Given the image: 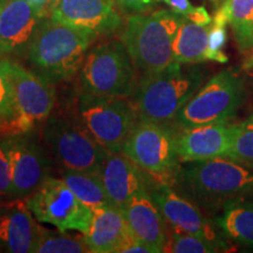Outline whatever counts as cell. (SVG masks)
I'll return each mask as SVG.
<instances>
[{"label":"cell","mask_w":253,"mask_h":253,"mask_svg":"<svg viewBox=\"0 0 253 253\" xmlns=\"http://www.w3.org/2000/svg\"><path fill=\"white\" fill-rule=\"evenodd\" d=\"M172 186L202 211L216 216L229 204L253 201V168L229 157L184 162Z\"/></svg>","instance_id":"cell-1"},{"label":"cell","mask_w":253,"mask_h":253,"mask_svg":"<svg viewBox=\"0 0 253 253\" xmlns=\"http://www.w3.org/2000/svg\"><path fill=\"white\" fill-rule=\"evenodd\" d=\"M97 36L43 17L28 47L26 58L43 80L56 84L80 72L87 50Z\"/></svg>","instance_id":"cell-2"},{"label":"cell","mask_w":253,"mask_h":253,"mask_svg":"<svg viewBox=\"0 0 253 253\" xmlns=\"http://www.w3.org/2000/svg\"><path fill=\"white\" fill-rule=\"evenodd\" d=\"M172 62L156 74L138 78L131 101L138 120L173 125L177 114L204 82L205 72L195 65Z\"/></svg>","instance_id":"cell-3"},{"label":"cell","mask_w":253,"mask_h":253,"mask_svg":"<svg viewBox=\"0 0 253 253\" xmlns=\"http://www.w3.org/2000/svg\"><path fill=\"white\" fill-rule=\"evenodd\" d=\"M65 110L109 153H121L138 115L131 100L106 97L77 88Z\"/></svg>","instance_id":"cell-4"},{"label":"cell","mask_w":253,"mask_h":253,"mask_svg":"<svg viewBox=\"0 0 253 253\" xmlns=\"http://www.w3.org/2000/svg\"><path fill=\"white\" fill-rule=\"evenodd\" d=\"M184 18L171 9L129 17L121 41L142 75L156 74L172 63L173 40Z\"/></svg>","instance_id":"cell-5"},{"label":"cell","mask_w":253,"mask_h":253,"mask_svg":"<svg viewBox=\"0 0 253 253\" xmlns=\"http://www.w3.org/2000/svg\"><path fill=\"white\" fill-rule=\"evenodd\" d=\"M136 67L122 41L96 46L79 72V88L106 97H129L137 86Z\"/></svg>","instance_id":"cell-6"},{"label":"cell","mask_w":253,"mask_h":253,"mask_svg":"<svg viewBox=\"0 0 253 253\" xmlns=\"http://www.w3.org/2000/svg\"><path fill=\"white\" fill-rule=\"evenodd\" d=\"M42 140L60 169L100 172L109 151L97 143L65 109L50 114L42 128Z\"/></svg>","instance_id":"cell-7"},{"label":"cell","mask_w":253,"mask_h":253,"mask_svg":"<svg viewBox=\"0 0 253 253\" xmlns=\"http://www.w3.org/2000/svg\"><path fill=\"white\" fill-rule=\"evenodd\" d=\"M243 79L232 69L217 73L197 90L177 114L173 126L178 128L226 123L244 103Z\"/></svg>","instance_id":"cell-8"},{"label":"cell","mask_w":253,"mask_h":253,"mask_svg":"<svg viewBox=\"0 0 253 253\" xmlns=\"http://www.w3.org/2000/svg\"><path fill=\"white\" fill-rule=\"evenodd\" d=\"M138 120L122 153L145 170L158 184L171 185L181 162L176 150V128Z\"/></svg>","instance_id":"cell-9"},{"label":"cell","mask_w":253,"mask_h":253,"mask_svg":"<svg viewBox=\"0 0 253 253\" xmlns=\"http://www.w3.org/2000/svg\"><path fill=\"white\" fill-rule=\"evenodd\" d=\"M24 199L40 223L55 226L59 231L75 230L82 235L89 229L93 211L74 195L62 178L48 176Z\"/></svg>","instance_id":"cell-10"},{"label":"cell","mask_w":253,"mask_h":253,"mask_svg":"<svg viewBox=\"0 0 253 253\" xmlns=\"http://www.w3.org/2000/svg\"><path fill=\"white\" fill-rule=\"evenodd\" d=\"M12 168L14 198L33 194L49 176L48 151L34 130L2 138Z\"/></svg>","instance_id":"cell-11"},{"label":"cell","mask_w":253,"mask_h":253,"mask_svg":"<svg viewBox=\"0 0 253 253\" xmlns=\"http://www.w3.org/2000/svg\"><path fill=\"white\" fill-rule=\"evenodd\" d=\"M150 195L172 231L202 237L227 248L217 224L211 223L194 202L173 186L155 183Z\"/></svg>","instance_id":"cell-12"},{"label":"cell","mask_w":253,"mask_h":253,"mask_svg":"<svg viewBox=\"0 0 253 253\" xmlns=\"http://www.w3.org/2000/svg\"><path fill=\"white\" fill-rule=\"evenodd\" d=\"M45 17L100 36L121 26L114 0H48Z\"/></svg>","instance_id":"cell-13"},{"label":"cell","mask_w":253,"mask_h":253,"mask_svg":"<svg viewBox=\"0 0 253 253\" xmlns=\"http://www.w3.org/2000/svg\"><path fill=\"white\" fill-rule=\"evenodd\" d=\"M1 60L21 113L34 126L45 123L56 102L54 84L9 59Z\"/></svg>","instance_id":"cell-14"},{"label":"cell","mask_w":253,"mask_h":253,"mask_svg":"<svg viewBox=\"0 0 253 253\" xmlns=\"http://www.w3.org/2000/svg\"><path fill=\"white\" fill-rule=\"evenodd\" d=\"M45 8L28 0H5L0 4V55L26 56Z\"/></svg>","instance_id":"cell-15"},{"label":"cell","mask_w":253,"mask_h":253,"mask_svg":"<svg viewBox=\"0 0 253 253\" xmlns=\"http://www.w3.org/2000/svg\"><path fill=\"white\" fill-rule=\"evenodd\" d=\"M233 129L235 125L230 122L186 128L176 126V150L179 162L227 157Z\"/></svg>","instance_id":"cell-16"},{"label":"cell","mask_w":253,"mask_h":253,"mask_svg":"<svg viewBox=\"0 0 253 253\" xmlns=\"http://www.w3.org/2000/svg\"><path fill=\"white\" fill-rule=\"evenodd\" d=\"M113 205L121 209L136 195L150 192L156 181L125 153H110L100 171Z\"/></svg>","instance_id":"cell-17"},{"label":"cell","mask_w":253,"mask_h":253,"mask_svg":"<svg viewBox=\"0 0 253 253\" xmlns=\"http://www.w3.org/2000/svg\"><path fill=\"white\" fill-rule=\"evenodd\" d=\"M25 199L0 205V250L8 253H36L43 227L38 225Z\"/></svg>","instance_id":"cell-18"},{"label":"cell","mask_w":253,"mask_h":253,"mask_svg":"<svg viewBox=\"0 0 253 253\" xmlns=\"http://www.w3.org/2000/svg\"><path fill=\"white\" fill-rule=\"evenodd\" d=\"M120 210L136 240L149 248L153 253L163 252L169 230L150 192L134 196Z\"/></svg>","instance_id":"cell-19"},{"label":"cell","mask_w":253,"mask_h":253,"mask_svg":"<svg viewBox=\"0 0 253 253\" xmlns=\"http://www.w3.org/2000/svg\"><path fill=\"white\" fill-rule=\"evenodd\" d=\"M93 218L84 233L91 253H120L129 240L134 238L122 211L114 205L91 209Z\"/></svg>","instance_id":"cell-20"},{"label":"cell","mask_w":253,"mask_h":253,"mask_svg":"<svg viewBox=\"0 0 253 253\" xmlns=\"http://www.w3.org/2000/svg\"><path fill=\"white\" fill-rule=\"evenodd\" d=\"M211 24H198L186 17L183 19L173 40L172 62L181 65H197L207 61L205 53Z\"/></svg>","instance_id":"cell-21"},{"label":"cell","mask_w":253,"mask_h":253,"mask_svg":"<svg viewBox=\"0 0 253 253\" xmlns=\"http://www.w3.org/2000/svg\"><path fill=\"white\" fill-rule=\"evenodd\" d=\"M213 221L227 238L253 249V201L229 204Z\"/></svg>","instance_id":"cell-22"},{"label":"cell","mask_w":253,"mask_h":253,"mask_svg":"<svg viewBox=\"0 0 253 253\" xmlns=\"http://www.w3.org/2000/svg\"><path fill=\"white\" fill-rule=\"evenodd\" d=\"M60 175L74 195L88 208L113 205L104 189L100 172L60 169Z\"/></svg>","instance_id":"cell-23"},{"label":"cell","mask_w":253,"mask_h":253,"mask_svg":"<svg viewBox=\"0 0 253 253\" xmlns=\"http://www.w3.org/2000/svg\"><path fill=\"white\" fill-rule=\"evenodd\" d=\"M36 126L25 118L15 100L11 82L0 60V136L7 137L34 130Z\"/></svg>","instance_id":"cell-24"},{"label":"cell","mask_w":253,"mask_h":253,"mask_svg":"<svg viewBox=\"0 0 253 253\" xmlns=\"http://www.w3.org/2000/svg\"><path fill=\"white\" fill-rule=\"evenodd\" d=\"M218 8L226 15L238 48L253 52V0H227Z\"/></svg>","instance_id":"cell-25"},{"label":"cell","mask_w":253,"mask_h":253,"mask_svg":"<svg viewBox=\"0 0 253 253\" xmlns=\"http://www.w3.org/2000/svg\"><path fill=\"white\" fill-rule=\"evenodd\" d=\"M67 231L50 232L43 229L41 238L38 243L36 253H88L84 236L68 235Z\"/></svg>","instance_id":"cell-26"},{"label":"cell","mask_w":253,"mask_h":253,"mask_svg":"<svg viewBox=\"0 0 253 253\" xmlns=\"http://www.w3.org/2000/svg\"><path fill=\"white\" fill-rule=\"evenodd\" d=\"M226 251L220 244L189 233L169 231L163 252L169 253H213Z\"/></svg>","instance_id":"cell-27"},{"label":"cell","mask_w":253,"mask_h":253,"mask_svg":"<svg viewBox=\"0 0 253 253\" xmlns=\"http://www.w3.org/2000/svg\"><path fill=\"white\" fill-rule=\"evenodd\" d=\"M227 157L253 168V116L235 123Z\"/></svg>","instance_id":"cell-28"},{"label":"cell","mask_w":253,"mask_h":253,"mask_svg":"<svg viewBox=\"0 0 253 253\" xmlns=\"http://www.w3.org/2000/svg\"><path fill=\"white\" fill-rule=\"evenodd\" d=\"M226 25H229L226 15L220 8H218L212 19L210 32H209L208 48L205 53L207 61L219 63H226L229 61L227 55L223 52L226 42Z\"/></svg>","instance_id":"cell-29"},{"label":"cell","mask_w":253,"mask_h":253,"mask_svg":"<svg viewBox=\"0 0 253 253\" xmlns=\"http://www.w3.org/2000/svg\"><path fill=\"white\" fill-rule=\"evenodd\" d=\"M0 197L14 198L11 161L2 140H0Z\"/></svg>","instance_id":"cell-30"},{"label":"cell","mask_w":253,"mask_h":253,"mask_svg":"<svg viewBox=\"0 0 253 253\" xmlns=\"http://www.w3.org/2000/svg\"><path fill=\"white\" fill-rule=\"evenodd\" d=\"M161 0H116V4L125 11L142 13L153 8Z\"/></svg>","instance_id":"cell-31"},{"label":"cell","mask_w":253,"mask_h":253,"mask_svg":"<svg viewBox=\"0 0 253 253\" xmlns=\"http://www.w3.org/2000/svg\"><path fill=\"white\" fill-rule=\"evenodd\" d=\"M161 1H163L172 12L183 17H188L195 8L189 0H161Z\"/></svg>","instance_id":"cell-32"},{"label":"cell","mask_w":253,"mask_h":253,"mask_svg":"<svg viewBox=\"0 0 253 253\" xmlns=\"http://www.w3.org/2000/svg\"><path fill=\"white\" fill-rule=\"evenodd\" d=\"M186 18H189L190 20L195 21V23H198V24L210 25L212 23V19H211V17L208 13V11L205 9V7H203V6L195 7L192 9L191 13H190Z\"/></svg>","instance_id":"cell-33"},{"label":"cell","mask_w":253,"mask_h":253,"mask_svg":"<svg viewBox=\"0 0 253 253\" xmlns=\"http://www.w3.org/2000/svg\"><path fill=\"white\" fill-rule=\"evenodd\" d=\"M28 1H30L31 4L38 6V7H43V8H45V6L47 5V2H48V0H28Z\"/></svg>","instance_id":"cell-34"},{"label":"cell","mask_w":253,"mask_h":253,"mask_svg":"<svg viewBox=\"0 0 253 253\" xmlns=\"http://www.w3.org/2000/svg\"><path fill=\"white\" fill-rule=\"evenodd\" d=\"M225 1H227V0H211V2H212L216 7H219V6L223 5Z\"/></svg>","instance_id":"cell-35"},{"label":"cell","mask_w":253,"mask_h":253,"mask_svg":"<svg viewBox=\"0 0 253 253\" xmlns=\"http://www.w3.org/2000/svg\"><path fill=\"white\" fill-rule=\"evenodd\" d=\"M253 65V53H251V56H250V62H249V66Z\"/></svg>","instance_id":"cell-36"}]
</instances>
